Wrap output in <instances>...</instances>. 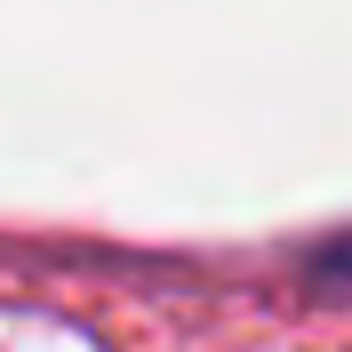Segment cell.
<instances>
[{
  "mask_svg": "<svg viewBox=\"0 0 352 352\" xmlns=\"http://www.w3.org/2000/svg\"><path fill=\"white\" fill-rule=\"evenodd\" d=\"M312 272H320L329 288H352V241H344V248H329V256L312 264Z\"/></svg>",
  "mask_w": 352,
  "mask_h": 352,
  "instance_id": "6da1fadb",
  "label": "cell"
}]
</instances>
